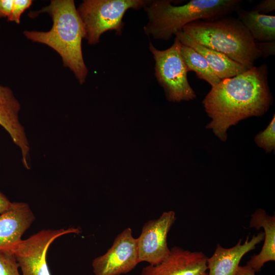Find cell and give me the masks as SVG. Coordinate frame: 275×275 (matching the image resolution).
<instances>
[{"instance_id":"cell-10","label":"cell","mask_w":275,"mask_h":275,"mask_svg":"<svg viewBox=\"0 0 275 275\" xmlns=\"http://www.w3.org/2000/svg\"><path fill=\"white\" fill-rule=\"evenodd\" d=\"M207 258L202 252L174 246L161 262L144 267L141 275H207Z\"/></svg>"},{"instance_id":"cell-8","label":"cell","mask_w":275,"mask_h":275,"mask_svg":"<svg viewBox=\"0 0 275 275\" xmlns=\"http://www.w3.org/2000/svg\"><path fill=\"white\" fill-rule=\"evenodd\" d=\"M140 262L136 238L127 228L104 255L93 260L92 266L95 275H120L131 271Z\"/></svg>"},{"instance_id":"cell-14","label":"cell","mask_w":275,"mask_h":275,"mask_svg":"<svg viewBox=\"0 0 275 275\" xmlns=\"http://www.w3.org/2000/svg\"><path fill=\"white\" fill-rule=\"evenodd\" d=\"M175 35L182 44L189 46L200 53L221 80L235 76L249 69L224 53L199 44L182 31L177 32Z\"/></svg>"},{"instance_id":"cell-24","label":"cell","mask_w":275,"mask_h":275,"mask_svg":"<svg viewBox=\"0 0 275 275\" xmlns=\"http://www.w3.org/2000/svg\"><path fill=\"white\" fill-rule=\"evenodd\" d=\"M12 202L1 191H0V214L8 210L11 207Z\"/></svg>"},{"instance_id":"cell-15","label":"cell","mask_w":275,"mask_h":275,"mask_svg":"<svg viewBox=\"0 0 275 275\" xmlns=\"http://www.w3.org/2000/svg\"><path fill=\"white\" fill-rule=\"evenodd\" d=\"M261 227L264 230L262 248L246 264L255 272L260 271L265 263L275 261V216L269 215L262 209H259L252 215L250 228L258 230Z\"/></svg>"},{"instance_id":"cell-12","label":"cell","mask_w":275,"mask_h":275,"mask_svg":"<svg viewBox=\"0 0 275 275\" xmlns=\"http://www.w3.org/2000/svg\"><path fill=\"white\" fill-rule=\"evenodd\" d=\"M35 219L27 203L12 202L8 210L0 214V251L12 252Z\"/></svg>"},{"instance_id":"cell-7","label":"cell","mask_w":275,"mask_h":275,"mask_svg":"<svg viewBox=\"0 0 275 275\" xmlns=\"http://www.w3.org/2000/svg\"><path fill=\"white\" fill-rule=\"evenodd\" d=\"M78 228L42 230L22 240L12 250L22 275H50L46 255L51 244L68 234H79Z\"/></svg>"},{"instance_id":"cell-9","label":"cell","mask_w":275,"mask_h":275,"mask_svg":"<svg viewBox=\"0 0 275 275\" xmlns=\"http://www.w3.org/2000/svg\"><path fill=\"white\" fill-rule=\"evenodd\" d=\"M176 219L174 211H165L159 218L151 219L143 226L140 236L136 238L140 262L150 265L157 264L170 254L168 246V234Z\"/></svg>"},{"instance_id":"cell-25","label":"cell","mask_w":275,"mask_h":275,"mask_svg":"<svg viewBox=\"0 0 275 275\" xmlns=\"http://www.w3.org/2000/svg\"><path fill=\"white\" fill-rule=\"evenodd\" d=\"M235 275H256L255 272L247 266H239Z\"/></svg>"},{"instance_id":"cell-22","label":"cell","mask_w":275,"mask_h":275,"mask_svg":"<svg viewBox=\"0 0 275 275\" xmlns=\"http://www.w3.org/2000/svg\"><path fill=\"white\" fill-rule=\"evenodd\" d=\"M274 41L258 43L262 54V58H264L269 56L274 55Z\"/></svg>"},{"instance_id":"cell-6","label":"cell","mask_w":275,"mask_h":275,"mask_svg":"<svg viewBox=\"0 0 275 275\" xmlns=\"http://www.w3.org/2000/svg\"><path fill=\"white\" fill-rule=\"evenodd\" d=\"M149 47L155 61V76L163 88L167 99L172 102L195 99L196 95L188 81V71L179 40L175 37L172 46L164 50L157 49L151 42Z\"/></svg>"},{"instance_id":"cell-3","label":"cell","mask_w":275,"mask_h":275,"mask_svg":"<svg viewBox=\"0 0 275 275\" xmlns=\"http://www.w3.org/2000/svg\"><path fill=\"white\" fill-rule=\"evenodd\" d=\"M173 1H149L144 7L148 22L145 33L155 39L169 40L186 24L198 20H212L239 9L240 0H191L181 6Z\"/></svg>"},{"instance_id":"cell-21","label":"cell","mask_w":275,"mask_h":275,"mask_svg":"<svg viewBox=\"0 0 275 275\" xmlns=\"http://www.w3.org/2000/svg\"><path fill=\"white\" fill-rule=\"evenodd\" d=\"M275 10L274 0H263L257 5L254 10L259 13L265 14Z\"/></svg>"},{"instance_id":"cell-5","label":"cell","mask_w":275,"mask_h":275,"mask_svg":"<svg viewBox=\"0 0 275 275\" xmlns=\"http://www.w3.org/2000/svg\"><path fill=\"white\" fill-rule=\"evenodd\" d=\"M147 0H85L77 9L84 25L89 44L99 42L102 34L114 31L121 35L123 17L130 9L138 10L147 4Z\"/></svg>"},{"instance_id":"cell-4","label":"cell","mask_w":275,"mask_h":275,"mask_svg":"<svg viewBox=\"0 0 275 275\" xmlns=\"http://www.w3.org/2000/svg\"><path fill=\"white\" fill-rule=\"evenodd\" d=\"M199 44L222 52L250 69L262 57L251 34L237 18L224 16L215 20H198L182 30Z\"/></svg>"},{"instance_id":"cell-17","label":"cell","mask_w":275,"mask_h":275,"mask_svg":"<svg viewBox=\"0 0 275 275\" xmlns=\"http://www.w3.org/2000/svg\"><path fill=\"white\" fill-rule=\"evenodd\" d=\"M181 53L188 72L194 71L199 79L207 82L212 88L221 81L206 59L194 49L181 44Z\"/></svg>"},{"instance_id":"cell-13","label":"cell","mask_w":275,"mask_h":275,"mask_svg":"<svg viewBox=\"0 0 275 275\" xmlns=\"http://www.w3.org/2000/svg\"><path fill=\"white\" fill-rule=\"evenodd\" d=\"M264 238V233L260 232L253 235L251 240L248 236L243 244L240 239L235 246L230 248H224L218 244L213 254L207 258V275H235L243 256L254 250Z\"/></svg>"},{"instance_id":"cell-2","label":"cell","mask_w":275,"mask_h":275,"mask_svg":"<svg viewBox=\"0 0 275 275\" xmlns=\"http://www.w3.org/2000/svg\"><path fill=\"white\" fill-rule=\"evenodd\" d=\"M45 12L52 18L51 29L47 32L25 30L24 35L54 50L61 56L64 66L73 73L80 84H84L88 73L81 47L85 32L74 1L52 0L47 6L30 12L29 15L34 18Z\"/></svg>"},{"instance_id":"cell-20","label":"cell","mask_w":275,"mask_h":275,"mask_svg":"<svg viewBox=\"0 0 275 275\" xmlns=\"http://www.w3.org/2000/svg\"><path fill=\"white\" fill-rule=\"evenodd\" d=\"M32 3V0H13L11 13L7 18L8 21L20 23L21 14L31 7Z\"/></svg>"},{"instance_id":"cell-1","label":"cell","mask_w":275,"mask_h":275,"mask_svg":"<svg viewBox=\"0 0 275 275\" xmlns=\"http://www.w3.org/2000/svg\"><path fill=\"white\" fill-rule=\"evenodd\" d=\"M267 75V66L264 64L223 79L212 88L203 100L212 119L207 128L225 141L230 126L243 119L263 115L271 102Z\"/></svg>"},{"instance_id":"cell-11","label":"cell","mask_w":275,"mask_h":275,"mask_svg":"<svg viewBox=\"0 0 275 275\" xmlns=\"http://www.w3.org/2000/svg\"><path fill=\"white\" fill-rule=\"evenodd\" d=\"M20 108V104L11 88L0 84V125L20 149L23 166L30 169V147L24 128L19 120Z\"/></svg>"},{"instance_id":"cell-18","label":"cell","mask_w":275,"mask_h":275,"mask_svg":"<svg viewBox=\"0 0 275 275\" xmlns=\"http://www.w3.org/2000/svg\"><path fill=\"white\" fill-rule=\"evenodd\" d=\"M14 254L8 251H0V275H20Z\"/></svg>"},{"instance_id":"cell-16","label":"cell","mask_w":275,"mask_h":275,"mask_svg":"<svg viewBox=\"0 0 275 275\" xmlns=\"http://www.w3.org/2000/svg\"><path fill=\"white\" fill-rule=\"evenodd\" d=\"M236 11L238 19L256 42L274 41V16L261 14L255 10L246 11L239 9Z\"/></svg>"},{"instance_id":"cell-23","label":"cell","mask_w":275,"mask_h":275,"mask_svg":"<svg viewBox=\"0 0 275 275\" xmlns=\"http://www.w3.org/2000/svg\"><path fill=\"white\" fill-rule=\"evenodd\" d=\"M13 0H0V18L9 17Z\"/></svg>"},{"instance_id":"cell-19","label":"cell","mask_w":275,"mask_h":275,"mask_svg":"<svg viewBox=\"0 0 275 275\" xmlns=\"http://www.w3.org/2000/svg\"><path fill=\"white\" fill-rule=\"evenodd\" d=\"M255 141L259 146L267 152L274 149V115L267 127L257 135Z\"/></svg>"}]
</instances>
